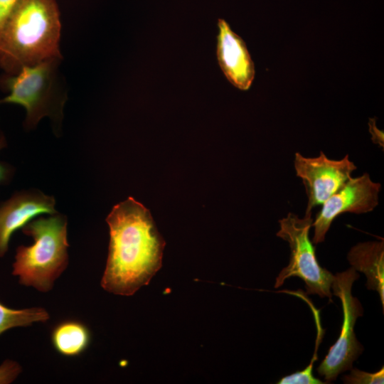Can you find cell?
<instances>
[{
  "label": "cell",
  "mask_w": 384,
  "mask_h": 384,
  "mask_svg": "<svg viewBox=\"0 0 384 384\" xmlns=\"http://www.w3.org/2000/svg\"><path fill=\"white\" fill-rule=\"evenodd\" d=\"M106 221L110 240L101 286L131 296L161 268L165 241L149 210L132 197L114 206Z\"/></svg>",
  "instance_id": "1"
},
{
  "label": "cell",
  "mask_w": 384,
  "mask_h": 384,
  "mask_svg": "<svg viewBox=\"0 0 384 384\" xmlns=\"http://www.w3.org/2000/svg\"><path fill=\"white\" fill-rule=\"evenodd\" d=\"M55 0H18L0 30V66L9 75L24 66L61 58Z\"/></svg>",
  "instance_id": "2"
},
{
  "label": "cell",
  "mask_w": 384,
  "mask_h": 384,
  "mask_svg": "<svg viewBox=\"0 0 384 384\" xmlns=\"http://www.w3.org/2000/svg\"><path fill=\"white\" fill-rule=\"evenodd\" d=\"M22 231L34 243L17 247L12 274L22 285L48 292L68 264L66 217L56 213L41 217L28 222Z\"/></svg>",
  "instance_id": "3"
},
{
  "label": "cell",
  "mask_w": 384,
  "mask_h": 384,
  "mask_svg": "<svg viewBox=\"0 0 384 384\" xmlns=\"http://www.w3.org/2000/svg\"><path fill=\"white\" fill-rule=\"evenodd\" d=\"M60 58H51L32 66H24L16 75L3 80L9 95L0 103H15L26 111L25 127L34 128L48 116L55 122L62 118L65 95L60 90L58 66Z\"/></svg>",
  "instance_id": "4"
},
{
  "label": "cell",
  "mask_w": 384,
  "mask_h": 384,
  "mask_svg": "<svg viewBox=\"0 0 384 384\" xmlns=\"http://www.w3.org/2000/svg\"><path fill=\"white\" fill-rule=\"evenodd\" d=\"M313 218L311 213L303 218L289 213L279 220V230L277 236L287 241L290 248L289 264L276 278L274 288L281 287L292 277L302 279L307 294L327 297L331 302V284L334 275L320 266L316 256L315 247L309 238Z\"/></svg>",
  "instance_id": "5"
},
{
  "label": "cell",
  "mask_w": 384,
  "mask_h": 384,
  "mask_svg": "<svg viewBox=\"0 0 384 384\" xmlns=\"http://www.w3.org/2000/svg\"><path fill=\"white\" fill-rule=\"evenodd\" d=\"M358 278L359 274L351 267L336 273L331 284L332 294L338 297L341 302L343 323L339 337L317 368V373L327 383L335 380L341 373L351 370L353 361L363 350L354 332L356 319L363 316V309L359 300L351 294L353 284Z\"/></svg>",
  "instance_id": "6"
},
{
  "label": "cell",
  "mask_w": 384,
  "mask_h": 384,
  "mask_svg": "<svg viewBox=\"0 0 384 384\" xmlns=\"http://www.w3.org/2000/svg\"><path fill=\"white\" fill-rule=\"evenodd\" d=\"M294 166L307 196L305 213H311L313 208L321 206L352 177L356 169L348 154L335 160L328 158L323 151L316 157H305L295 153Z\"/></svg>",
  "instance_id": "7"
},
{
  "label": "cell",
  "mask_w": 384,
  "mask_h": 384,
  "mask_svg": "<svg viewBox=\"0 0 384 384\" xmlns=\"http://www.w3.org/2000/svg\"><path fill=\"white\" fill-rule=\"evenodd\" d=\"M380 188V183L373 181L367 173L351 177L321 205L311 225L312 242H324L333 221L342 213L361 214L373 210L378 204Z\"/></svg>",
  "instance_id": "8"
},
{
  "label": "cell",
  "mask_w": 384,
  "mask_h": 384,
  "mask_svg": "<svg viewBox=\"0 0 384 384\" xmlns=\"http://www.w3.org/2000/svg\"><path fill=\"white\" fill-rule=\"evenodd\" d=\"M55 199L38 190L15 193L0 206V257L9 249L12 234L36 215L55 214Z\"/></svg>",
  "instance_id": "9"
},
{
  "label": "cell",
  "mask_w": 384,
  "mask_h": 384,
  "mask_svg": "<svg viewBox=\"0 0 384 384\" xmlns=\"http://www.w3.org/2000/svg\"><path fill=\"white\" fill-rule=\"evenodd\" d=\"M217 58L229 82L235 87L248 90L254 80L255 65L245 41L223 18L218 21Z\"/></svg>",
  "instance_id": "10"
},
{
  "label": "cell",
  "mask_w": 384,
  "mask_h": 384,
  "mask_svg": "<svg viewBox=\"0 0 384 384\" xmlns=\"http://www.w3.org/2000/svg\"><path fill=\"white\" fill-rule=\"evenodd\" d=\"M347 259L356 271L363 273L366 287L376 291L384 306V242L368 241L359 242L351 247Z\"/></svg>",
  "instance_id": "11"
},
{
  "label": "cell",
  "mask_w": 384,
  "mask_h": 384,
  "mask_svg": "<svg viewBox=\"0 0 384 384\" xmlns=\"http://www.w3.org/2000/svg\"><path fill=\"white\" fill-rule=\"evenodd\" d=\"M55 350L66 356H76L88 347L90 334L87 327L76 321H65L57 325L51 334Z\"/></svg>",
  "instance_id": "12"
},
{
  "label": "cell",
  "mask_w": 384,
  "mask_h": 384,
  "mask_svg": "<svg viewBox=\"0 0 384 384\" xmlns=\"http://www.w3.org/2000/svg\"><path fill=\"white\" fill-rule=\"evenodd\" d=\"M48 319L49 314L43 308L14 309L0 302V335L11 328L27 326L34 322H45Z\"/></svg>",
  "instance_id": "13"
},
{
  "label": "cell",
  "mask_w": 384,
  "mask_h": 384,
  "mask_svg": "<svg viewBox=\"0 0 384 384\" xmlns=\"http://www.w3.org/2000/svg\"><path fill=\"white\" fill-rule=\"evenodd\" d=\"M347 384H378L384 382V368L382 367L375 373H368L358 368H351L348 375L342 377Z\"/></svg>",
  "instance_id": "14"
},
{
  "label": "cell",
  "mask_w": 384,
  "mask_h": 384,
  "mask_svg": "<svg viewBox=\"0 0 384 384\" xmlns=\"http://www.w3.org/2000/svg\"><path fill=\"white\" fill-rule=\"evenodd\" d=\"M313 363H310L306 368L290 375L284 376L277 383L279 384H324L321 380L315 378L312 373Z\"/></svg>",
  "instance_id": "15"
},
{
  "label": "cell",
  "mask_w": 384,
  "mask_h": 384,
  "mask_svg": "<svg viewBox=\"0 0 384 384\" xmlns=\"http://www.w3.org/2000/svg\"><path fill=\"white\" fill-rule=\"evenodd\" d=\"M21 372L18 363L6 359L0 365V384H9L14 381Z\"/></svg>",
  "instance_id": "16"
},
{
  "label": "cell",
  "mask_w": 384,
  "mask_h": 384,
  "mask_svg": "<svg viewBox=\"0 0 384 384\" xmlns=\"http://www.w3.org/2000/svg\"><path fill=\"white\" fill-rule=\"evenodd\" d=\"M6 146V139L4 135L0 136V150ZM14 170L7 164L0 163V184L7 183L12 176Z\"/></svg>",
  "instance_id": "17"
},
{
  "label": "cell",
  "mask_w": 384,
  "mask_h": 384,
  "mask_svg": "<svg viewBox=\"0 0 384 384\" xmlns=\"http://www.w3.org/2000/svg\"><path fill=\"white\" fill-rule=\"evenodd\" d=\"M18 0H0V30Z\"/></svg>",
  "instance_id": "18"
},
{
  "label": "cell",
  "mask_w": 384,
  "mask_h": 384,
  "mask_svg": "<svg viewBox=\"0 0 384 384\" xmlns=\"http://www.w3.org/2000/svg\"><path fill=\"white\" fill-rule=\"evenodd\" d=\"M369 126H370V128L374 130V132H371L373 137H375V138H374L373 139V142L383 146V134H377V132L378 131V129H377L374 123H369Z\"/></svg>",
  "instance_id": "19"
}]
</instances>
